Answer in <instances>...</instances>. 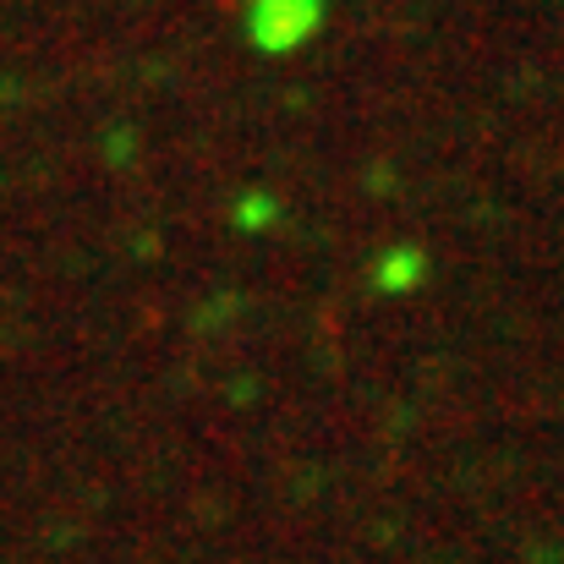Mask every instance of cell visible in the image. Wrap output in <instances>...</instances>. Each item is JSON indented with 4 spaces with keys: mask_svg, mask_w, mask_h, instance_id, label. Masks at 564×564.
Instances as JSON below:
<instances>
[{
    "mask_svg": "<svg viewBox=\"0 0 564 564\" xmlns=\"http://www.w3.org/2000/svg\"><path fill=\"white\" fill-rule=\"evenodd\" d=\"M329 17V0H247V39L263 55L302 50Z\"/></svg>",
    "mask_w": 564,
    "mask_h": 564,
    "instance_id": "1",
    "label": "cell"
},
{
    "mask_svg": "<svg viewBox=\"0 0 564 564\" xmlns=\"http://www.w3.org/2000/svg\"><path fill=\"white\" fill-rule=\"evenodd\" d=\"M422 280V252L416 247H400V252H389L383 263H378V285L383 291H405V285H416Z\"/></svg>",
    "mask_w": 564,
    "mask_h": 564,
    "instance_id": "2",
    "label": "cell"
}]
</instances>
